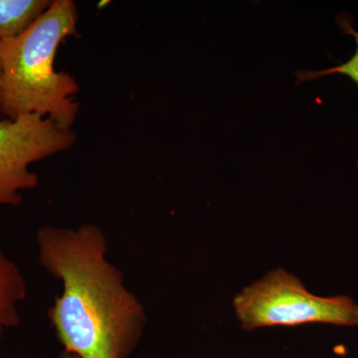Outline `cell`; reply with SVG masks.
Here are the masks:
<instances>
[{
  "label": "cell",
  "mask_w": 358,
  "mask_h": 358,
  "mask_svg": "<svg viewBox=\"0 0 358 358\" xmlns=\"http://www.w3.org/2000/svg\"><path fill=\"white\" fill-rule=\"evenodd\" d=\"M40 265L62 285L48 319L63 352L78 358H129L140 345L147 313L108 259L107 238L93 223L42 226Z\"/></svg>",
  "instance_id": "obj_1"
},
{
  "label": "cell",
  "mask_w": 358,
  "mask_h": 358,
  "mask_svg": "<svg viewBox=\"0 0 358 358\" xmlns=\"http://www.w3.org/2000/svg\"><path fill=\"white\" fill-rule=\"evenodd\" d=\"M78 10L72 0H55L25 32L0 40L2 65V115L48 117L72 129L79 103L77 80L55 68L60 45L76 36Z\"/></svg>",
  "instance_id": "obj_2"
},
{
  "label": "cell",
  "mask_w": 358,
  "mask_h": 358,
  "mask_svg": "<svg viewBox=\"0 0 358 358\" xmlns=\"http://www.w3.org/2000/svg\"><path fill=\"white\" fill-rule=\"evenodd\" d=\"M233 303L246 331L310 324L358 327V305L352 298L315 296L296 275L282 268L242 289Z\"/></svg>",
  "instance_id": "obj_3"
},
{
  "label": "cell",
  "mask_w": 358,
  "mask_h": 358,
  "mask_svg": "<svg viewBox=\"0 0 358 358\" xmlns=\"http://www.w3.org/2000/svg\"><path fill=\"white\" fill-rule=\"evenodd\" d=\"M76 141L72 129L63 128L42 115L0 117V207L20 205L22 192L39 182L30 166L69 150Z\"/></svg>",
  "instance_id": "obj_4"
},
{
  "label": "cell",
  "mask_w": 358,
  "mask_h": 358,
  "mask_svg": "<svg viewBox=\"0 0 358 358\" xmlns=\"http://www.w3.org/2000/svg\"><path fill=\"white\" fill-rule=\"evenodd\" d=\"M26 296L27 284L22 271L0 250V338L7 329L20 324V308Z\"/></svg>",
  "instance_id": "obj_5"
},
{
  "label": "cell",
  "mask_w": 358,
  "mask_h": 358,
  "mask_svg": "<svg viewBox=\"0 0 358 358\" xmlns=\"http://www.w3.org/2000/svg\"><path fill=\"white\" fill-rule=\"evenodd\" d=\"M51 3L50 0H0V40L20 36Z\"/></svg>",
  "instance_id": "obj_6"
},
{
  "label": "cell",
  "mask_w": 358,
  "mask_h": 358,
  "mask_svg": "<svg viewBox=\"0 0 358 358\" xmlns=\"http://www.w3.org/2000/svg\"><path fill=\"white\" fill-rule=\"evenodd\" d=\"M338 24L341 31L346 35H350L355 40L357 43V50L350 60L346 61L343 64L336 66V67L329 68V69L322 71H298L296 72V85L306 83V82L313 81V80L319 79V78L331 76V75H343L352 79L358 86V31L352 26V20L345 14H341L336 18ZM358 166V162H357Z\"/></svg>",
  "instance_id": "obj_7"
},
{
  "label": "cell",
  "mask_w": 358,
  "mask_h": 358,
  "mask_svg": "<svg viewBox=\"0 0 358 358\" xmlns=\"http://www.w3.org/2000/svg\"><path fill=\"white\" fill-rule=\"evenodd\" d=\"M2 115V65L1 57H0V117Z\"/></svg>",
  "instance_id": "obj_8"
},
{
  "label": "cell",
  "mask_w": 358,
  "mask_h": 358,
  "mask_svg": "<svg viewBox=\"0 0 358 358\" xmlns=\"http://www.w3.org/2000/svg\"><path fill=\"white\" fill-rule=\"evenodd\" d=\"M58 358H78L77 357H75V355H71V353L62 352L61 353L60 357Z\"/></svg>",
  "instance_id": "obj_9"
}]
</instances>
